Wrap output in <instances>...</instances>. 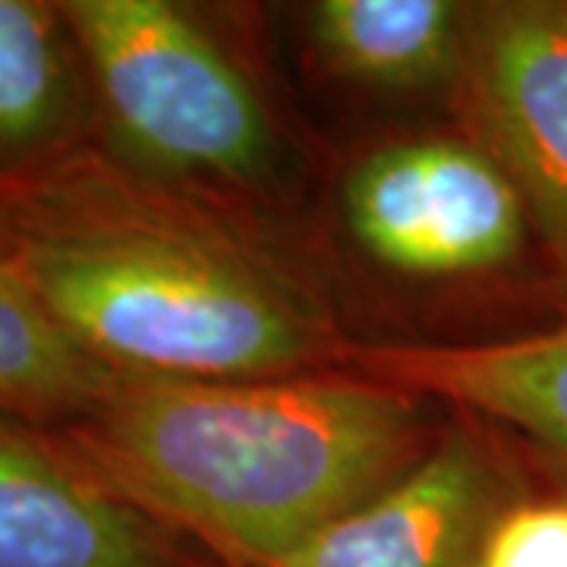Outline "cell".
Masks as SVG:
<instances>
[{
	"mask_svg": "<svg viewBox=\"0 0 567 567\" xmlns=\"http://www.w3.org/2000/svg\"><path fill=\"white\" fill-rule=\"evenodd\" d=\"M7 265L95 360L133 375L284 379L357 341L256 208L145 177L92 142L0 183Z\"/></svg>",
	"mask_w": 567,
	"mask_h": 567,
	"instance_id": "obj_1",
	"label": "cell"
},
{
	"mask_svg": "<svg viewBox=\"0 0 567 567\" xmlns=\"http://www.w3.org/2000/svg\"><path fill=\"white\" fill-rule=\"evenodd\" d=\"M442 425L420 394L347 369L284 379L121 372L102 404L58 435L224 567H278L401 480Z\"/></svg>",
	"mask_w": 567,
	"mask_h": 567,
	"instance_id": "obj_2",
	"label": "cell"
},
{
	"mask_svg": "<svg viewBox=\"0 0 567 567\" xmlns=\"http://www.w3.org/2000/svg\"><path fill=\"white\" fill-rule=\"evenodd\" d=\"M99 142L145 177L256 205L281 164L275 117L244 63L181 3L63 0Z\"/></svg>",
	"mask_w": 567,
	"mask_h": 567,
	"instance_id": "obj_3",
	"label": "cell"
},
{
	"mask_svg": "<svg viewBox=\"0 0 567 567\" xmlns=\"http://www.w3.org/2000/svg\"><path fill=\"white\" fill-rule=\"evenodd\" d=\"M341 205L353 244L398 278L488 281L546 265L520 193L464 133L375 145L347 171Z\"/></svg>",
	"mask_w": 567,
	"mask_h": 567,
	"instance_id": "obj_4",
	"label": "cell"
},
{
	"mask_svg": "<svg viewBox=\"0 0 567 567\" xmlns=\"http://www.w3.org/2000/svg\"><path fill=\"white\" fill-rule=\"evenodd\" d=\"M447 95L457 133L520 193L548 275L567 293V0L466 3Z\"/></svg>",
	"mask_w": 567,
	"mask_h": 567,
	"instance_id": "obj_5",
	"label": "cell"
},
{
	"mask_svg": "<svg viewBox=\"0 0 567 567\" xmlns=\"http://www.w3.org/2000/svg\"><path fill=\"white\" fill-rule=\"evenodd\" d=\"M529 480L498 432L461 413L401 480L278 567H476L492 517Z\"/></svg>",
	"mask_w": 567,
	"mask_h": 567,
	"instance_id": "obj_6",
	"label": "cell"
},
{
	"mask_svg": "<svg viewBox=\"0 0 567 567\" xmlns=\"http://www.w3.org/2000/svg\"><path fill=\"white\" fill-rule=\"evenodd\" d=\"M0 567H224L58 432L0 413Z\"/></svg>",
	"mask_w": 567,
	"mask_h": 567,
	"instance_id": "obj_7",
	"label": "cell"
},
{
	"mask_svg": "<svg viewBox=\"0 0 567 567\" xmlns=\"http://www.w3.org/2000/svg\"><path fill=\"white\" fill-rule=\"evenodd\" d=\"M341 369L454 406L498 432L536 476L567 486V309L498 341H353Z\"/></svg>",
	"mask_w": 567,
	"mask_h": 567,
	"instance_id": "obj_8",
	"label": "cell"
},
{
	"mask_svg": "<svg viewBox=\"0 0 567 567\" xmlns=\"http://www.w3.org/2000/svg\"><path fill=\"white\" fill-rule=\"evenodd\" d=\"M99 142L80 44L58 3L0 0V183Z\"/></svg>",
	"mask_w": 567,
	"mask_h": 567,
	"instance_id": "obj_9",
	"label": "cell"
},
{
	"mask_svg": "<svg viewBox=\"0 0 567 567\" xmlns=\"http://www.w3.org/2000/svg\"><path fill=\"white\" fill-rule=\"evenodd\" d=\"M316 61L372 92L451 89L464 58L466 3L319 0L306 13Z\"/></svg>",
	"mask_w": 567,
	"mask_h": 567,
	"instance_id": "obj_10",
	"label": "cell"
},
{
	"mask_svg": "<svg viewBox=\"0 0 567 567\" xmlns=\"http://www.w3.org/2000/svg\"><path fill=\"white\" fill-rule=\"evenodd\" d=\"M117 375L48 316L10 265H0V413L58 432L102 404Z\"/></svg>",
	"mask_w": 567,
	"mask_h": 567,
	"instance_id": "obj_11",
	"label": "cell"
},
{
	"mask_svg": "<svg viewBox=\"0 0 567 567\" xmlns=\"http://www.w3.org/2000/svg\"><path fill=\"white\" fill-rule=\"evenodd\" d=\"M476 567H567V486L533 473L492 517Z\"/></svg>",
	"mask_w": 567,
	"mask_h": 567,
	"instance_id": "obj_12",
	"label": "cell"
},
{
	"mask_svg": "<svg viewBox=\"0 0 567 567\" xmlns=\"http://www.w3.org/2000/svg\"><path fill=\"white\" fill-rule=\"evenodd\" d=\"M0 265H7V244H3V227H0Z\"/></svg>",
	"mask_w": 567,
	"mask_h": 567,
	"instance_id": "obj_13",
	"label": "cell"
}]
</instances>
